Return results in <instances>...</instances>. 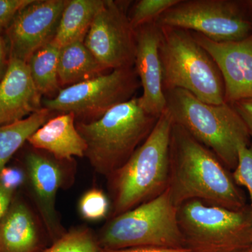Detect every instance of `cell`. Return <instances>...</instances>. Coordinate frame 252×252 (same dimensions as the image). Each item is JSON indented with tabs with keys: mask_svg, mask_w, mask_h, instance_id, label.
Masks as SVG:
<instances>
[{
	"mask_svg": "<svg viewBox=\"0 0 252 252\" xmlns=\"http://www.w3.org/2000/svg\"><path fill=\"white\" fill-rule=\"evenodd\" d=\"M167 189L177 207L192 200L236 211L249 206L232 172L210 149L174 123Z\"/></svg>",
	"mask_w": 252,
	"mask_h": 252,
	"instance_id": "6da1fadb",
	"label": "cell"
},
{
	"mask_svg": "<svg viewBox=\"0 0 252 252\" xmlns=\"http://www.w3.org/2000/svg\"><path fill=\"white\" fill-rule=\"evenodd\" d=\"M173 122L167 109L130 158L110 177L112 217L129 211L166 190Z\"/></svg>",
	"mask_w": 252,
	"mask_h": 252,
	"instance_id": "7a4b0ae2",
	"label": "cell"
},
{
	"mask_svg": "<svg viewBox=\"0 0 252 252\" xmlns=\"http://www.w3.org/2000/svg\"><path fill=\"white\" fill-rule=\"evenodd\" d=\"M158 119L144 110L140 97H134L97 120L76 126L85 140V157L91 166L109 178L148 137Z\"/></svg>",
	"mask_w": 252,
	"mask_h": 252,
	"instance_id": "3957f363",
	"label": "cell"
},
{
	"mask_svg": "<svg viewBox=\"0 0 252 252\" xmlns=\"http://www.w3.org/2000/svg\"><path fill=\"white\" fill-rule=\"evenodd\" d=\"M164 93L174 124L210 149L233 172L238 163L239 148L250 145L252 138L232 104L206 103L182 89Z\"/></svg>",
	"mask_w": 252,
	"mask_h": 252,
	"instance_id": "277c9868",
	"label": "cell"
},
{
	"mask_svg": "<svg viewBox=\"0 0 252 252\" xmlns=\"http://www.w3.org/2000/svg\"><path fill=\"white\" fill-rule=\"evenodd\" d=\"M160 28L164 91L182 89L206 103H224V84L220 69L191 32L167 26Z\"/></svg>",
	"mask_w": 252,
	"mask_h": 252,
	"instance_id": "5b68a950",
	"label": "cell"
},
{
	"mask_svg": "<svg viewBox=\"0 0 252 252\" xmlns=\"http://www.w3.org/2000/svg\"><path fill=\"white\" fill-rule=\"evenodd\" d=\"M177 211L167 189L157 198L112 217L102 230L99 245L104 250L186 248Z\"/></svg>",
	"mask_w": 252,
	"mask_h": 252,
	"instance_id": "8992f818",
	"label": "cell"
},
{
	"mask_svg": "<svg viewBox=\"0 0 252 252\" xmlns=\"http://www.w3.org/2000/svg\"><path fill=\"white\" fill-rule=\"evenodd\" d=\"M178 223L185 248L193 252H240L251 247L252 212L192 200L178 207Z\"/></svg>",
	"mask_w": 252,
	"mask_h": 252,
	"instance_id": "52a82bcc",
	"label": "cell"
},
{
	"mask_svg": "<svg viewBox=\"0 0 252 252\" xmlns=\"http://www.w3.org/2000/svg\"><path fill=\"white\" fill-rule=\"evenodd\" d=\"M140 86L135 69L121 68L67 86L60 90L54 98L44 99L41 102L51 112L72 114L75 119L79 117L90 122L118 104L133 98Z\"/></svg>",
	"mask_w": 252,
	"mask_h": 252,
	"instance_id": "ba28073f",
	"label": "cell"
},
{
	"mask_svg": "<svg viewBox=\"0 0 252 252\" xmlns=\"http://www.w3.org/2000/svg\"><path fill=\"white\" fill-rule=\"evenodd\" d=\"M155 22L218 42L241 40L252 34L251 23L234 2L226 0H180Z\"/></svg>",
	"mask_w": 252,
	"mask_h": 252,
	"instance_id": "9c48e42d",
	"label": "cell"
},
{
	"mask_svg": "<svg viewBox=\"0 0 252 252\" xmlns=\"http://www.w3.org/2000/svg\"><path fill=\"white\" fill-rule=\"evenodd\" d=\"M84 44L105 69L133 67L135 31L117 1L104 0L84 39Z\"/></svg>",
	"mask_w": 252,
	"mask_h": 252,
	"instance_id": "30bf717a",
	"label": "cell"
},
{
	"mask_svg": "<svg viewBox=\"0 0 252 252\" xmlns=\"http://www.w3.org/2000/svg\"><path fill=\"white\" fill-rule=\"evenodd\" d=\"M67 1L33 0L15 15L5 29L8 56L28 63L54 39Z\"/></svg>",
	"mask_w": 252,
	"mask_h": 252,
	"instance_id": "8fae6325",
	"label": "cell"
},
{
	"mask_svg": "<svg viewBox=\"0 0 252 252\" xmlns=\"http://www.w3.org/2000/svg\"><path fill=\"white\" fill-rule=\"evenodd\" d=\"M191 34L220 69L224 84L225 102L252 98V33L241 40L222 42L199 33Z\"/></svg>",
	"mask_w": 252,
	"mask_h": 252,
	"instance_id": "7c38bea8",
	"label": "cell"
},
{
	"mask_svg": "<svg viewBox=\"0 0 252 252\" xmlns=\"http://www.w3.org/2000/svg\"><path fill=\"white\" fill-rule=\"evenodd\" d=\"M135 31V71L143 91L141 102L146 112L158 118L167 109L159 52L160 26L156 22L149 23Z\"/></svg>",
	"mask_w": 252,
	"mask_h": 252,
	"instance_id": "4fadbf2b",
	"label": "cell"
},
{
	"mask_svg": "<svg viewBox=\"0 0 252 252\" xmlns=\"http://www.w3.org/2000/svg\"><path fill=\"white\" fill-rule=\"evenodd\" d=\"M26 166L33 198L44 227L51 238L58 240L64 234L56 210V198L64 177L62 167L37 152L27 154Z\"/></svg>",
	"mask_w": 252,
	"mask_h": 252,
	"instance_id": "5bb4252c",
	"label": "cell"
},
{
	"mask_svg": "<svg viewBox=\"0 0 252 252\" xmlns=\"http://www.w3.org/2000/svg\"><path fill=\"white\" fill-rule=\"evenodd\" d=\"M41 102L28 63L9 58L0 80V126L19 122L40 110Z\"/></svg>",
	"mask_w": 252,
	"mask_h": 252,
	"instance_id": "9a60e30c",
	"label": "cell"
},
{
	"mask_svg": "<svg viewBox=\"0 0 252 252\" xmlns=\"http://www.w3.org/2000/svg\"><path fill=\"white\" fill-rule=\"evenodd\" d=\"M28 142L34 148L52 154L58 160L85 157L87 149L72 114H61L51 118L29 137Z\"/></svg>",
	"mask_w": 252,
	"mask_h": 252,
	"instance_id": "2e32d148",
	"label": "cell"
},
{
	"mask_svg": "<svg viewBox=\"0 0 252 252\" xmlns=\"http://www.w3.org/2000/svg\"><path fill=\"white\" fill-rule=\"evenodd\" d=\"M39 231L29 207L13 200L0 223V252H35Z\"/></svg>",
	"mask_w": 252,
	"mask_h": 252,
	"instance_id": "e0dca14e",
	"label": "cell"
},
{
	"mask_svg": "<svg viewBox=\"0 0 252 252\" xmlns=\"http://www.w3.org/2000/svg\"><path fill=\"white\" fill-rule=\"evenodd\" d=\"M104 0L67 1L53 41L60 47L84 41L94 17Z\"/></svg>",
	"mask_w": 252,
	"mask_h": 252,
	"instance_id": "ac0fdd59",
	"label": "cell"
},
{
	"mask_svg": "<svg viewBox=\"0 0 252 252\" xmlns=\"http://www.w3.org/2000/svg\"><path fill=\"white\" fill-rule=\"evenodd\" d=\"M104 70L84 41H75L61 48L59 61L60 85L80 84L102 75Z\"/></svg>",
	"mask_w": 252,
	"mask_h": 252,
	"instance_id": "d6986e66",
	"label": "cell"
},
{
	"mask_svg": "<svg viewBox=\"0 0 252 252\" xmlns=\"http://www.w3.org/2000/svg\"><path fill=\"white\" fill-rule=\"evenodd\" d=\"M52 114L44 107L19 122L0 126V172L29 137L52 118Z\"/></svg>",
	"mask_w": 252,
	"mask_h": 252,
	"instance_id": "ffe728a7",
	"label": "cell"
},
{
	"mask_svg": "<svg viewBox=\"0 0 252 252\" xmlns=\"http://www.w3.org/2000/svg\"><path fill=\"white\" fill-rule=\"evenodd\" d=\"M61 49L52 39L37 50L28 61L32 79L41 95L50 94L59 89Z\"/></svg>",
	"mask_w": 252,
	"mask_h": 252,
	"instance_id": "44dd1931",
	"label": "cell"
},
{
	"mask_svg": "<svg viewBox=\"0 0 252 252\" xmlns=\"http://www.w3.org/2000/svg\"><path fill=\"white\" fill-rule=\"evenodd\" d=\"M42 252H99L97 243L88 229L79 228L64 233Z\"/></svg>",
	"mask_w": 252,
	"mask_h": 252,
	"instance_id": "7402d4cb",
	"label": "cell"
},
{
	"mask_svg": "<svg viewBox=\"0 0 252 252\" xmlns=\"http://www.w3.org/2000/svg\"><path fill=\"white\" fill-rule=\"evenodd\" d=\"M180 0H140L135 5L129 18L134 30L147 23L155 22L164 12Z\"/></svg>",
	"mask_w": 252,
	"mask_h": 252,
	"instance_id": "603a6c76",
	"label": "cell"
},
{
	"mask_svg": "<svg viewBox=\"0 0 252 252\" xmlns=\"http://www.w3.org/2000/svg\"><path fill=\"white\" fill-rule=\"evenodd\" d=\"M109 204L107 195L102 190L93 189L88 190L79 201L81 216L89 220H102L109 212Z\"/></svg>",
	"mask_w": 252,
	"mask_h": 252,
	"instance_id": "cb8c5ba5",
	"label": "cell"
},
{
	"mask_svg": "<svg viewBox=\"0 0 252 252\" xmlns=\"http://www.w3.org/2000/svg\"><path fill=\"white\" fill-rule=\"evenodd\" d=\"M232 176L238 187H245L248 190L252 212V140L250 145L239 148L238 163Z\"/></svg>",
	"mask_w": 252,
	"mask_h": 252,
	"instance_id": "d4e9b609",
	"label": "cell"
},
{
	"mask_svg": "<svg viewBox=\"0 0 252 252\" xmlns=\"http://www.w3.org/2000/svg\"><path fill=\"white\" fill-rule=\"evenodd\" d=\"M33 0H0V28L6 29L15 15Z\"/></svg>",
	"mask_w": 252,
	"mask_h": 252,
	"instance_id": "484cf974",
	"label": "cell"
},
{
	"mask_svg": "<svg viewBox=\"0 0 252 252\" xmlns=\"http://www.w3.org/2000/svg\"><path fill=\"white\" fill-rule=\"evenodd\" d=\"M26 175L18 167L6 166L0 172V184L5 189L14 192L23 185Z\"/></svg>",
	"mask_w": 252,
	"mask_h": 252,
	"instance_id": "4316f807",
	"label": "cell"
},
{
	"mask_svg": "<svg viewBox=\"0 0 252 252\" xmlns=\"http://www.w3.org/2000/svg\"><path fill=\"white\" fill-rule=\"evenodd\" d=\"M230 104L243 119L252 138V98L240 99Z\"/></svg>",
	"mask_w": 252,
	"mask_h": 252,
	"instance_id": "83f0119b",
	"label": "cell"
},
{
	"mask_svg": "<svg viewBox=\"0 0 252 252\" xmlns=\"http://www.w3.org/2000/svg\"><path fill=\"white\" fill-rule=\"evenodd\" d=\"M99 252H193L187 248H132L122 250H104Z\"/></svg>",
	"mask_w": 252,
	"mask_h": 252,
	"instance_id": "f1b7e54d",
	"label": "cell"
},
{
	"mask_svg": "<svg viewBox=\"0 0 252 252\" xmlns=\"http://www.w3.org/2000/svg\"><path fill=\"white\" fill-rule=\"evenodd\" d=\"M14 193L0 184V223L11 206Z\"/></svg>",
	"mask_w": 252,
	"mask_h": 252,
	"instance_id": "f546056e",
	"label": "cell"
},
{
	"mask_svg": "<svg viewBox=\"0 0 252 252\" xmlns=\"http://www.w3.org/2000/svg\"><path fill=\"white\" fill-rule=\"evenodd\" d=\"M3 28H0V80L2 79L6 67H7L8 61H9V56H8L7 46H6V41L3 37Z\"/></svg>",
	"mask_w": 252,
	"mask_h": 252,
	"instance_id": "4dcf8cb0",
	"label": "cell"
},
{
	"mask_svg": "<svg viewBox=\"0 0 252 252\" xmlns=\"http://www.w3.org/2000/svg\"><path fill=\"white\" fill-rule=\"evenodd\" d=\"M240 252H252V249L251 247L250 248L246 249V250H243V251Z\"/></svg>",
	"mask_w": 252,
	"mask_h": 252,
	"instance_id": "1f68e13d",
	"label": "cell"
},
{
	"mask_svg": "<svg viewBox=\"0 0 252 252\" xmlns=\"http://www.w3.org/2000/svg\"><path fill=\"white\" fill-rule=\"evenodd\" d=\"M251 248H252V241Z\"/></svg>",
	"mask_w": 252,
	"mask_h": 252,
	"instance_id": "d6a6232c",
	"label": "cell"
}]
</instances>
